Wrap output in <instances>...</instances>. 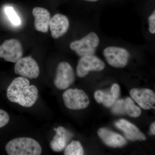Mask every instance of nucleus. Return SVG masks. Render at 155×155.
<instances>
[{"instance_id": "7", "label": "nucleus", "mask_w": 155, "mask_h": 155, "mask_svg": "<svg viewBox=\"0 0 155 155\" xmlns=\"http://www.w3.org/2000/svg\"><path fill=\"white\" fill-rule=\"evenodd\" d=\"M14 72L17 75L29 79H35L39 75L38 64L31 57L21 58L17 61L14 67Z\"/></svg>"}, {"instance_id": "18", "label": "nucleus", "mask_w": 155, "mask_h": 155, "mask_svg": "<svg viewBox=\"0 0 155 155\" xmlns=\"http://www.w3.org/2000/svg\"><path fill=\"white\" fill-rule=\"evenodd\" d=\"M65 149V155H82L84 154L83 147L78 141L72 140L67 145Z\"/></svg>"}, {"instance_id": "22", "label": "nucleus", "mask_w": 155, "mask_h": 155, "mask_svg": "<svg viewBox=\"0 0 155 155\" xmlns=\"http://www.w3.org/2000/svg\"><path fill=\"white\" fill-rule=\"evenodd\" d=\"M149 31L151 33L154 34L155 33V12L154 11L149 18Z\"/></svg>"}, {"instance_id": "1", "label": "nucleus", "mask_w": 155, "mask_h": 155, "mask_svg": "<svg viewBox=\"0 0 155 155\" xmlns=\"http://www.w3.org/2000/svg\"><path fill=\"white\" fill-rule=\"evenodd\" d=\"M7 96L11 102L17 103L25 107H30L35 104L38 91L34 85H30L26 78H16L8 87Z\"/></svg>"}, {"instance_id": "3", "label": "nucleus", "mask_w": 155, "mask_h": 155, "mask_svg": "<svg viewBox=\"0 0 155 155\" xmlns=\"http://www.w3.org/2000/svg\"><path fill=\"white\" fill-rule=\"evenodd\" d=\"M99 42L96 34L91 32L81 39L72 42L70 48L80 57L92 55L95 54Z\"/></svg>"}, {"instance_id": "25", "label": "nucleus", "mask_w": 155, "mask_h": 155, "mask_svg": "<svg viewBox=\"0 0 155 155\" xmlns=\"http://www.w3.org/2000/svg\"><path fill=\"white\" fill-rule=\"evenodd\" d=\"M85 1H89V2H96L98 0H85Z\"/></svg>"}, {"instance_id": "11", "label": "nucleus", "mask_w": 155, "mask_h": 155, "mask_svg": "<svg viewBox=\"0 0 155 155\" xmlns=\"http://www.w3.org/2000/svg\"><path fill=\"white\" fill-rule=\"evenodd\" d=\"M69 19L66 16L61 14H56L51 18L49 28L52 37L58 39L65 34L69 28Z\"/></svg>"}, {"instance_id": "5", "label": "nucleus", "mask_w": 155, "mask_h": 155, "mask_svg": "<svg viewBox=\"0 0 155 155\" xmlns=\"http://www.w3.org/2000/svg\"><path fill=\"white\" fill-rule=\"evenodd\" d=\"M107 62L112 67L123 68L127 65L130 58V53L123 48L110 46L103 52Z\"/></svg>"}, {"instance_id": "16", "label": "nucleus", "mask_w": 155, "mask_h": 155, "mask_svg": "<svg viewBox=\"0 0 155 155\" xmlns=\"http://www.w3.org/2000/svg\"><path fill=\"white\" fill-rule=\"evenodd\" d=\"M120 92V87L117 84H114L111 87L110 92H105L104 98L102 102L104 105L107 107H112L118 100Z\"/></svg>"}, {"instance_id": "8", "label": "nucleus", "mask_w": 155, "mask_h": 155, "mask_svg": "<svg viewBox=\"0 0 155 155\" xmlns=\"http://www.w3.org/2000/svg\"><path fill=\"white\" fill-rule=\"evenodd\" d=\"M105 67L104 63L96 56L88 55L81 57L78 61L76 73L79 77H85L91 71L100 72Z\"/></svg>"}, {"instance_id": "2", "label": "nucleus", "mask_w": 155, "mask_h": 155, "mask_svg": "<svg viewBox=\"0 0 155 155\" xmlns=\"http://www.w3.org/2000/svg\"><path fill=\"white\" fill-rule=\"evenodd\" d=\"M9 155H40L42 148L38 142L29 137H19L12 140L5 147Z\"/></svg>"}, {"instance_id": "6", "label": "nucleus", "mask_w": 155, "mask_h": 155, "mask_svg": "<svg viewBox=\"0 0 155 155\" xmlns=\"http://www.w3.org/2000/svg\"><path fill=\"white\" fill-rule=\"evenodd\" d=\"M23 55L21 42L16 39L7 40L0 46V58L6 61L16 63Z\"/></svg>"}, {"instance_id": "24", "label": "nucleus", "mask_w": 155, "mask_h": 155, "mask_svg": "<svg viewBox=\"0 0 155 155\" xmlns=\"http://www.w3.org/2000/svg\"><path fill=\"white\" fill-rule=\"evenodd\" d=\"M150 130L151 132L153 134L155 135V123L153 122L151 125H150Z\"/></svg>"}, {"instance_id": "12", "label": "nucleus", "mask_w": 155, "mask_h": 155, "mask_svg": "<svg viewBox=\"0 0 155 155\" xmlns=\"http://www.w3.org/2000/svg\"><path fill=\"white\" fill-rule=\"evenodd\" d=\"M56 134L50 143V147L54 151L60 152L65 149L73 134L61 126L54 128Z\"/></svg>"}, {"instance_id": "10", "label": "nucleus", "mask_w": 155, "mask_h": 155, "mask_svg": "<svg viewBox=\"0 0 155 155\" xmlns=\"http://www.w3.org/2000/svg\"><path fill=\"white\" fill-rule=\"evenodd\" d=\"M130 94L131 98L144 110H150L155 104V94L150 89L133 88Z\"/></svg>"}, {"instance_id": "14", "label": "nucleus", "mask_w": 155, "mask_h": 155, "mask_svg": "<svg viewBox=\"0 0 155 155\" xmlns=\"http://www.w3.org/2000/svg\"><path fill=\"white\" fill-rule=\"evenodd\" d=\"M35 17V28L38 31L47 33L48 31L51 20L49 11L44 8L36 7L32 10Z\"/></svg>"}, {"instance_id": "17", "label": "nucleus", "mask_w": 155, "mask_h": 155, "mask_svg": "<svg viewBox=\"0 0 155 155\" xmlns=\"http://www.w3.org/2000/svg\"><path fill=\"white\" fill-rule=\"evenodd\" d=\"M125 114L134 118H137L140 116L141 110L140 108L135 105L133 100L130 97H127L124 100Z\"/></svg>"}, {"instance_id": "21", "label": "nucleus", "mask_w": 155, "mask_h": 155, "mask_svg": "<svg viewBox=\"0 0 155 155\" xmlns=\"http://www.w3.org/2000/svg\"><path fill=\"white\" fill-rule=\"evenodd\" d=\"M10 117L6 111L0 109V128H2L8 123Z\"/></svg>"}, {"instance_id": "13", "label": "nucleus", "mask_w": 155, "mask_h": 155, "mask_svg": "<svg viewBox=\"0 0 155 155\" xmlns=\"http://www.w3.org/2000/svg\"><path fill=\"white\" fill-rule=\"evenodd\" d=\"M116 127L122 130L126 138L131 141L145 140L146 137L135 125L125 119H122L115 123Z\"/></svg>"}, {"instance_id": "15", "label": "nucleus", "mask_w": 155, "mask_h": 155, "mask_svg": "<svg viewBox=\"0 0 155 155\" xmlns=\"http://www.w3.org/2000/svg\"><path fill=\"white\" fill-rule=\"evenodd\" d=\"M97 134L103 142L109 147H120L125 146L127 143L122 136L107 128H100Z\"/></svg>"}, {"instance_id": "20", "label": "nucleus", "mask_w": 155, "mask_h": 155, "mask_svg": "<svg viewBox=\"0 0 155 155\" xmlns=\"http://www.w3.org/2000/svg\"><path fill=\"white\" fill-rule=\"evenodd\" d=\"M112 107V111L114 114L117 115L125 114L124 100H117Z\"/></svg>"}, {"instance_id": "4", "label": "nucleus", "mask_w": 155, "mask_h": 155, "mask_svg": "<svg viewBox=\"0 0 155 155\" xmlns=\"http://www.w3.org/2000/svg\"><path fill=\"white\" fill-rule=\"evenodd\" d=\"M63 97L65 106L70 110H82L89 104L87 94L81 90L69 89L64 92Z\"/></svg>"}, {"instance_id": "23", "label": "nucleus", "mask_w": 155, "mask_h": 155, "mask_svg": "<svg viewBox=\"0 0 155 155\" xmlns=\"http://www.w3.org/2000/svg\"><path fill=\"white\" fill-rule=\"evenodd\" d=\"M105 92L102 91H97L94 93L95 99L98 103H102L104 98Z\"/></svg>"}, {"instance_id": "9", "label": "nucleus", "mask_w": 155, "mask_h": 155, "mask_svg": "<svg viewBox=\"0 0 155 155\" xmlns=\"http://www.w3.org/2000/svg\"><path fill=\"white\" fill-rule=\"evenodd\" d=\"M75 78L74 70L69 63L62 62L58 64L54 81L57 88L66 89L74 82Z\"/></svg>"}, {"instance_id": "19", "label": "nucleus", "mask_w": 155, "mask_h": 155, "mask_svg": "<svg viewBox=\"0 0 155 155\" xmlns=\"http://www.w3.org/2000/svg\"><path fill=\"white\" fill-rule=\"evenodd\" d=\"M5 13L8 17L11 22L14 25H19L21 23V20L17 13L12 7L7 6L5 8Z\"/></svg>"}]
</instances>
